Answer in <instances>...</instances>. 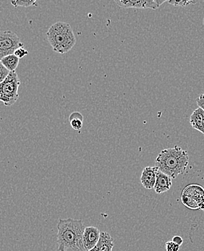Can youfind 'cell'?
Masks as SVG:
<instances>
[{
  "label": "cell",
  "instance_id": "cell-1",
  "mask_svg": "<svg viewBox=\"0 0 204 251\" xmlns=\"http://www.w3.org/2000/svg\"><path fill=\"white\" fill-rule=\"evenodd\" d=\"M85 229L83 220L59 219L57 223V251H88L83 244Z\"/></svg>",
  "mask_w": 204,
  "mask_h": 251
},
{
  "label": "cell",
  "instance_id": "cell-2",
  "mask_svg": "<svg viewBox=\"0 0 204 251\" xmlns=\"http://www.w3.org/2000/svg\"><path fill=\"white\" fill-rule=\"evenodd\" d=\"M188 164V152L178 146L161 151L155 160V167L173 179H176L179 175H183Z\"/></svg>",
  "mask_w": 204,
  "mask_h": 251
},
{
  "label": "cell",
  "instance_id": "cell-3",
  "mask_svg": "<svg viewBox=\"0 0 204 251\" xmlns=\"http://www.w3.org/2000/svg\"><path fill=\"white\" fill-rule=\"evenodd\" d=\"M47 37L53 50L59 54H66L76 44L72 27L65 22L53 24L47 32Z\"/></svg>",
  "mask_w": 204,
  "mask_h": 251
},
{
  "label": "cell",
  "instance_id": "cell-4",
  "mask_svg": "<svg viewBox=\"0 0 204 251\" xmlns=\"http://www.w3.org/2000/svg\"><path fill=\"white\" fill-rule=\"evenodd\" d=\"M21 80L15 71L10 72L7 78L0 83V100L5 106H12L18 99Z\"/></svg>",
  "mask_w": 204,
  "mask_h": 251
},
{
  "label": "cell",
  "instance_id": "cell-5",
  "mask_svg": "<svg viewBox=\"0 0 204 251\" xmlns=\"http://www.w3.org/2000/svg\"><path fill=\"white\" fill-rule=\"evenodd\" d=\"M181 200L184 206L190 209H202L204 207V188L196 184L188 185L182 191Z\"/></svg>",
  "mask_w": 204,
  "mask_h": 251
},
{
  "label": "cell",
  "instance_id": "cell-6",
  "mask_svg": "<svg viewBox=\"0 0 204 251\" xmlns=\"http://www.w3.org/2000/svg\"><path fill=\"white\" fill-rule=\"evenodd\" d=\"M24 46V44L14 32L10 30H2L0 33V59L14 54L17 50Z\"/></svg>",
  "mask_w": 204,
  "mask_h": 251
},
{
  "label": "cell",
  "instance_id": "cell-7",
  "mask_svg": "<svg viewBox=\"0 0 204 251\" xmlns=\"http://www.w3.org/2000/svg\"><path fill=\"white\" fill-rule=\"evenodd\" d=\"M117 5L122 8L152 9L156 10L165 0H117Z\"/></svg>",
  "mask_w": 204,
  "mask_h": 251
},
{
  "label": "cell",
  "instance_id": "cell-8",
  "mask_svg": "<svg viewBox=\"0 0 204 251\" xmlns=\"http://www.w3.org/2000/svg\"><path fill=\"white\" fill-rule=\"evenodd\" d=\"M100 235L101 232L98 228L93 226L86 227L83 234V244L86 250H92L97 246L100 238Z\"/></svg>",
  "mask_w": 204,
  "mask_h": 251
},
{
  "label": "cell",
  "instance_id": "cell-9",
  "mask_svg": "<svg viewBox=\"0 0 204 251\" xmlns=\"http://www.w3.org/2000/svg\"><path fill=\"white\" fill-rule=\"evenodd\" d=\"M158 171L156 167H146L144 169L141 177V182L144 188L147 190L154 188Z\"/></svg>",
  "mask_w": 204,
  "mask_h": 251
},
{
  "label": "cell",
  "instance_id": "cell-10",
  "mask_svg": "<svg viewBox=\"0 0 204 251\" xmlns=\"http://www.w3.org/2000/svg\"><path fill=\"white\" fill-rule=\"evenodd\" d=\"M172 179H173V178L159 170L157 173V176H156V184H155L154 188H153L155 192L157 194H161V193L170 191L172 185H173Z\"/></svg>",
  "mask_w": 204,
  "mask_h": 251
},
{
  "label": "cell",
  "instance_id": "cell-11",
  "mask_svg": "<svg viewBox=\"0 0 204 251\" xmlns=\"http://www.w3.org/2000/svg\"><path fill=\"white\" fill-rule=\"evenodd\" d=\"M114 246L115 243L112 236L108 232H101L98 243L90 251H112Z\"/></svg>",
  "mask_w": 204,
  "mask_h": 251
},
{
  "label": "cell",
  "instance_id": "cell-12",
  "mask_svg": "<svg viewBox=\"0 0 204 251\" xmlns=\"http://www.w3.org/2000/svg\"><path fill=\"white\" fill-rule=\"evenodd\" d=\"M190 123L193 129L204 134V110L202 108L199 107L193 112Z\"/></svg>",
  "mask_w": 204,
  "mask_h": 251
},
{
  "label": "cell",
  "instance_id": "cell-13",
  "mask_svg": "<svg viewBox=\"0 0 204 251\" xmlns=\"http://www.w3.org/2000/svg\"><path fill=\"white\" fill-rule=\"evenodd\" d=\"M20 59L15 55V54H10V55L6 56L4 58L1 59L0 62L8 69L10 72L15 71L16 68L19 65Z\"/></svg>",
  "mask_w": 204,
  "mask_h": 251
},
{
  "label": "cell",
  "instance_id": "cell-14",
  "mask_svg": "<svg viewBox=\"0 0 204 251\" xmlns=\"http://www.w3.org/2000/svg\"><path fill=\"white\" fill-rule=\"evenodd\" d=\"M83 116L79 112H74L70 115L69 122L71 127L76 130H80L83 127Z\"/></svg>",
  "mask_w": 204,
  "mask_h": 251
},
{
  "label": "cell",
  "instance_id": "cell-15",
  "mask_svg": "<svg viewBox=\"0 0 204 251\" xmlns=\"http://www.w3.org/2000/svg\"><path fill=\"white\" fill-rule=\"evenodd\" d=\"M11 4L15 7H28L30 6H38L37 1L36 0H16V1H12Z\"/></svg>",
  "mask_w": 204,
  "mask_h": 251
},
{
  "label": "cell",
  "instance_id": "cell-16",
  "mask_svg": "<svg viewBox=\"0 0 204 251\" xmlns=\"http://www.w3.org/2000/svg\"><path fill=\"white\" fill-rule=\"evenodd\" d=\"M169 4L175 6V7H186L190 4H197V1H190V0H173V1H169Z\"/></svg>",
  "mask_w": 204,
  "mask_h": 251
},
{
  "label": "cell",
  "instance_id": "cell-17",
  "mask_svg": "<svg viewBox=\"0 0 204 251\" xmlns=\"http://www.w3.org/2000/svg\"><path fill=\"white\" fill-rule=\"evenodd\" d=\"M10 74V71L0 62V83L4 81Z\"/></svg>",
  "mask_w": 204,
  "mask_h": 251
},
{
  "label": "cell",
  "instance_id": "cell-18",
  "mask_svg": "<svg viewBox=\"0 0 204 251\" xmlns=\"http://www.w3.org/2000/svg\"><path fill=\"white\" fill-rule=\"evenodd\" d=\"M180 246L174 243L173 240H170L166 243V251H179Z\"/></svg>",
  "mask_w": 204,
  "mask_h": 251
},
{
  "label": "cell",
  "instance_id": "cell-19",
  "mask_svg": "<svg viewBox=\"0 0 204 251\" xmlns=\"http://www.w3.org/2000/svg\"><path fill=\"white\" fill-rule=\"evenodd\" d=\"M28 54H29V51H27L24 47H21V48H19L15 51L14 54L16 57H18V58L22 59L24 58V57H26L27 55H28Z\"/></svg>",
  "mask_w": 204,
  "mask_h": 251
},
{
  "label": "cell",
  "instance_id": "cell-20",
  "mask_svg": "<svg viewBox=\"0 0 204 251\" xmlns=\"http://www.w3.org/2000/svg\"><path fill=\"white\" fill-rule=\"evenodd\" d=\"M196 102H197L199 107L202 108V109L204 110V94H201V95L199 96V98L196 100Z\"/></svg>",
  "mask_w": 204,
  "mask_h": 251
},
{
  "label": "cell",
  "instance_id": "cell-21",
  "mask_svg": "<svg viewBox=\"0 0 204 251\" xmlns=\"http://www.w3.org/2000/svg\"><path fill=\"white\" fill-rule=\"evenodd\" d=\"M173 240L174 243H177V244L180 246H182V243H183V240H182V237L179 236L173 237V240Z\"/></svg>",
  "mask_w": 204,
  "mask_h": 251
},
{
  "label": "cell",
  "instance_id": "cell-22",
  "mask_svg": "<svg viewBox=\"0 0 204 251\" xmlns=\"http://www.w3.org/2000/svg\"><path fill=\"white\" fill-rule=\"evenodd\" d=\"M202 210H204V208H202Z\"/></svg>",
  "mask_w": 204,
  "mask_h": 251
},
{
  "label": "cell",
  "instance_id": "cell-23",
  "mask_svg": "<svg viewBox=\"0 0 204 251\" xmlns=\"http://www.w3.org/2000/svg\"></svg>",
  "mask_w": 204,
  "mask_h": 251
}]
</instances>
